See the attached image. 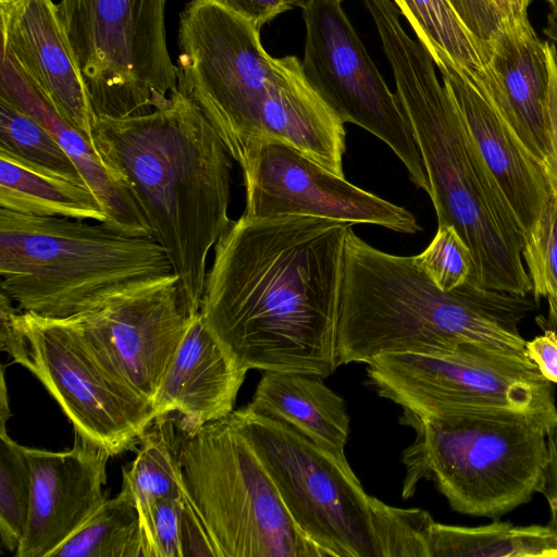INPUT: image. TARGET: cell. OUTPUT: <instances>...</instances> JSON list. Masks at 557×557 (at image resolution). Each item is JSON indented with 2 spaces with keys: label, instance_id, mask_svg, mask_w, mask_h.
Instances as JSON below:
<instances>
[{
  "label": "cell",
  "instance_id": "f1b7e54d",
  "mask_svg": "<svg viewBox=\"0 0 557 557\" xmlns=\"http://www.w3.org/2000/svg\"><path fill=\"white\" fill-rule=\"evenodd\" d=\"M0 149L88 186L58 140L36 120L2 98H0Z\"/></svg>",
  "mask_w": 557,
  "mask_h": 557
},
{
  "label": "cell",
  "instance_id": "5b68a950",
  "mask_svg": "<svg viewBox=\"0 0 557 557\" xmlns=\"http://www.w3.org/2000/svg\"><path fill=\"white\" fill-rule=\"evenodd\" d=\"M534 309L527 295L469 282L442 290L414 256L379 250L350 228L337 361L368 363L386 354H433L466 344L527 355L519 325Z\"/></svg>",
  "mask_w": 557,
  "mask_h": 557
},
{
  "label": "cell",
  "instance_id": "484cf974",
  "mask_svg": "<svg viewBox=\"0 0 557 557\" xmlns=\"http://www.w3.org/2000/svg\"><path fill=\"white\" fill-rule=\"evenodd\" d=\"M394 2L437 69L449 64L473 82L481 78L484 63L479 49L448 0Z\"/></svg>",
  "mask_w": 557,
  "mask_h": 557
},
{
  "label": "cell",
  "instance_id": "ffe728a7",
  "mask_svg": "<svg viewBox=\"0 0 557 557\" xmlns=\"http://www.w3.org/2000/svg\"><path fill=\"white\" fill-rule=\"evenodd\" d=\"M247 371L239 368L208 329L201 311L190 317L151 403L157 417L180 413L185 431L234 411Z\"/></svg>",
  "mask_w": 557,
  "mask_h": 557
},
{
  "label": "cell",
  "instance_id": "e0dca14e",
  "mask_svg": "<svg viewBox=\"0 0 557 557\" xmlns=\"http://www.w3.org/2000/svg\"><path fill=\"white\" fill-rule=\"evenodd\" d=\"M0 15L1 48L58 114L96 148V114L58 4L52 0H15L0 4Z\"/></svg>",
  "mask_w": 557,
  "mask_h": 557
},
{
  "label": "cell",
  "instance_id": "7bdbcfd3",
  "mask_svg": "<svg viewBox=\"0 0 557 557\" xmlns=\"http://www.w3.org/2000/svg\"><path fill=\"white\" fill-rule=\"evenodd\" d=\"M314 1L315 0H287V2L292 7H297V8H300L301 10L306 9L307 7H309ZM337 1L343 2V0H337Z\"/></svg>",
  "mask_w": 557,
  "mask_h": 557
},
{
  "label": "cell",
  "instance_id": "52a82bcc",
  "mask_svg": "<svg viewBox=\"0 0 557 557\" xmlns=\"http://www.w3.org/2000/svg\"><path fill=\"white\" fill-rule=\"evenodd\" d=\"M400 420L417 434L404 451V498L432 479L455 511L495 520L540 493L553 422L515 411L424 418L404 410Z\"/></svg>",
  "mask_w": 557,
  "mask_h": 557
},
{
  "label": "cell",
  "instance_id": "9c48e42d",
  "mask_svg": "<svg viewBox=\"0 0 557 557\" xmlns=\"http://www.w3.org/2000/svg\"><path fill=\"white\" fill-rule=\"evenodd\" d=\"M0 348L42 383L74 432L111 457L139 444L156 419L150 401L99 355L74 317L22 311L1 290Z\"/></svg>",
  "mask_w": 557,
  "mask_h": 557
},
{
  "label": "cell",
  "instance_id": "4dcf8cb0",
  "mask_svg": "<svg viewBox=\"0 0 557 557\" xmlns=\"http://www.w3.org/2000/svg\"><path fill=\"white\" fill-rule=\"evenodd\" d=\"M532 226L524 233L522 257L528 265L534 298L557 307V184Z\"/></svg>",
  "mask_w": 557,
  "mask_h": 557
},
{
  "label": "cell",
  "instance_id": "8992f818",
  "mask_svg": "<svg viewBox=\"0 0 557 557\" xmlns=\"http://www.w3.org/2000/svg\"><path fill=\"white\" fill-rule=\"evenodd\" d=\"M174 273L151 237L0 208V286L22 311L69 318Z\"/></svg>",
  "mask_w": 557,
  "mask_h": 557
},
{
  "label": "cell",
  "instance_id": "2e32d148",
  "mask_svg": "<svg viewBox=\"0 0 557 557\" xmlns=\"http://www.w3.org/2000/svg\"><path fill=\"white\" fill-rule=\"evenodd\" d=\"M75 433L63 451L26 447L32 473L29 516L16 557H49L107 499V463L98 444Z\"/></svg>",
  "mask_w": 557,
  "mask_h": 557
},
{
  "label": "cell",
  "instance_id": "60d3db41",
  "mask_svg": "<svg viewBox=\"0 0 557 557\" xmlns=\"http://www.w3.org/2000/svg\"><path fill=\"white\" fill-rule=\"evenodd\" d=\"M10 417L9 400L7 393V385L4 380L3 368L1 370V403H0V418H1V430L5 429V422Z\"/></svg>",
  "mask_w": 557,
  "mask_h": 557
},
{
  "label": "cell",
  "instance_id": "74e56055",
  "mask_svg": "<svg viewBox=\"0 0 557 557\" xmlns=\"http://www.w3.org/2000/svg\"><path fill=\"white\" fill-rule=\"evenodd\" d=\"M548 117L550 136V158L546 168L549 181L557 184V60L555 44L552 42V67L548 94Z\"/></svg>",
  "mask_w": 557,
  "mask_h": 557
},
{
  "label": "cell",
  "instance_id": "b9f144b4",
  "mask_svg": "<svg viewBox=\"0 0 557 557\" xmlns=\"http://www.w3.org/2000/svg\"><path fill=\"white\" fill-rule=\"evenodd\" d=\"M547 324H549L554 330L557 331V307L555 306H549Z\"/></svg>",
  "mask_w": 557,
  "mask_h": 557
},
{
  "label": "cell",
  "instance_id": "d6986e66",
  "mask_svg": "<svg viewBox=\"0 0 557 557\" xmlns=\"http://www.w3.org/2000/svg\"><path fill=\"white\" fill-rule=\"evenodd\" d=\"M438 70L472 144L504 194L524 236L550 195L546 172L472 79L449 64Z\"/></svg>",
  "mask_w": 557,
  "mask_h": 557
},
{
  "label": "cell",
  "instance_id": "cb8c5ba5",
  "mask_svg": "<svg viewBox=\"0 0 557 557\" xmlns=\"http://www.w3.org/2000/svg\"><path fill=\"white\" fill-rule=\"evenodd\" d=\"M430 557H557V533L548 524L468 528L434 521Z\"/></svg>",
  "mask_w": 557,
  "mask_h": 557
},
{
  "label": "cell",
  "instance_id": "1f68e13d",
  "mask_svg": "<svg viewBox=\"0 0 557 557\" xmlns=\"http://www.w3.org/2000/svg\"><path fill=\"white\" fill-rule=\"evenodd\" d=\"M373 525L381 557H430L434 520L422 509H403L373 497Z\"/></svg>",
  "mask_w": 557,
  "mask_h": 557
},
{
  "label": "cell",
  "instance_id": "d6a6232c",
  "mask_svg": "<svg viewBox=\"0 0 557 557\" xmlns=\"http://www.w3.org/2000/svg\"><path fill=\"white\" fill-rule=\"evenodd\" d=\"M414 260L442 290L467 283L473 269L472 252L451 225H438L429 246Z\"/></svg>",
  "mask_w": 557,
  "mask_h": 557
},
{
  "label": "cell",
  "instance_id": "ac0fdd59",
  "mask_svg": "<svg viewBox=\"0 0 557 557\" xmlns=\"http://www.w3.org/2000/svg\"><path fill=\"white\" fill-rule=\"evenodd\" d=\"M550 67L552 42L539 38L528 17L504 21L475 82L545 172L550 158Z\"/></svg>",
  "mask_w": 557,
  "mask_h": 557
},
{
  "label": "cell",
  "instance_id": "44dd1931",
  "mask_svg": "<svg viewBox=\"0 0 557 557\" xmlns=\"http://www.w3.org/2000/svg\"><path fill=\"white\" fill-rule=\"evenodd\" d=\"M0 98L41 124L70 156L86 184L100 200L107 220L116 233L152 237L151 228L125 184L108 168L88 139L48 103L10 53L1 48Z\"/></svg>",
  "mask_w": 557,
  "mask_h": 557
},
{
  "label": "cell",
  "instance_id": "ab89813d",
  "mask_svg": "<svg viewBox=\"0 0 557 557\" xmlns=\"http://www.w3.org/2000/svg\"><path fill=\"white\" fill-rule=\"evenodd\" d=\"M547 2L549 4V12L543 33L557 46V0H547Z\"/></svg>",
  "mask_w": 557,
  "mask_h": 557
},
{
  "label": "cell",
  "instance_id": "3957f363",
  "mask_svg": "<svg viewBox=\"0 0 557 557\" xmlns=\"http://www.w3.org/2000/svg\"><path fill=\"white\" fill-rule=\"evenodd\" d=\"M96 148L125 184L180 277L187 312L200 311L208 255L232 223V161L201 111L180 90L162 109L96 115Z\"/></svg>",
  "mask_w": 557,
  "mask_h": 557
},
{
  "label": "cell",
  "instance_id": "836d02e7",
  "mask_svg": "<svg viewBox=\"0 0 557 557\" xmlns=\"http://www.w3.org/2000/svg\"><path fill=\"white\" fill-rule=\"evenodd\" d=\"M474 40L480 55L487 61L503 18L491 0H448Z\"/></svg>",
  "mask_w": 557,
  "mask_h": 557
},
{
  "label": "cell",
  "instance_id": "f6af8a7d",
  "mask_svg": "<svg viewBox=\"0 0 557 557\" xmlns=\"http://www.w3.org/2000/svg\"><path fill=\"white\" fill-rule=\"evenodd\" d=\"M555 55H556V60H557V46L555 45Z\"/></svg>",
  "mask_w": 557,
  "mask_h": 557
},
{
  "label": "cell",
  "instance_id": "8fae6325",
  "mask_svg": "<svg viewBox=\"0 0 557 557\" xmlns=\"http://www.w3.org/2000/svg\"><path fill=\"white\" fill-rule=\"evenodd\" d=\"M368 383L424 418L515 411L557 421L553 383L527 355L466 344L433 354H386L369 361Z\"/></svg>",
  "mask_w": 557,
  "mask_h": 557
},
{
  "label": "cell",
  "instance_id": "4316f807",
  "mask_svg": "<svg viewBox=\"0 0 557 557\" xmlns=\"http://www.w3.org/2000/svg\"><path fill=\"white\" fill-rule=\"evenodd\" d=\"M49 557H141L139 516L129 491L122 486Z\"/></svg>",
  "mask_w": 557,
  "mask_h": 557
},
{
  "label": "cell",
  "instance_id": "30bf717a",
  "mask_svg": "<svg viewBox=\"0 0 557 557\" xmlns=\"http://www.w3.org/2000/svg\"><path fill=\"white\" fill-rule=\"evenodd\" d=\"M166 0H59V15L96 115L162 109L178 90Z\"/></svg>",
  "mask_w": 557,
  "mask_h": 557
},
{
  "label": "cell",
  "instance_id": "7a4b0ae2",
  "mask_svg": "<svg viewBox=\"0 0 557 557\" xmlns=\"http://www.w3.org/2000/svg\"><path fill=\"white\" fill-rule=\"evenodd\" d=\"M177 44L178 90L238 164L255 143L278 139L345 176V123L311 87L297 57H271L260 29L215 0L186 3Z\"/></svg>",
  "mask_w": 557,
  "mask_h": 557
},
{
  "label": "cell",
  "instance_id": "7402d4cb",
  "mask_svg": "<svg viewBox=\"0 0 557 557\" xmlns=\"http://www.w3.org/2000/svg\"><path fill=\"white\" fill-rule=\"evenodd\" d=\"M251 401L252 412L277 419L347 462L349 416L344 399L321 376L263 371Z\"/></svg>",
  "mask_w": 557,
  "mask_h": 557
},
{
  "label": "cell",
  "instance_id": "ee69618b",
  "mask_svg": "<svg viewBox=\"0 0 557 557\" xmlns=\"http://www.w3.org/2000/svg\"><path fill=\"white\" fill-rule=\"evenodd\" d=\"M15 0H0V4H5V3H10V2H13Z\"/></svg>",
  "mask_w": 557,
  "mask_h": 557
},
{
  "label": "cell",
  "instance_id": "5bb4252c",
  "mask_svg": "<svg viewBox=\"0 0 557 557\" xmlns=\"http://www.w3.org/2000/svg\"><path fill=\"white\" fill-rule=\"evenodd\" d=\"M239 165L246 218L307 215L405 234L421 231L416 216L404 207L352 185L278 139L255 143Z\"/></svg>",
  "mask_w": 557,
  "mask_h": 557
},
{
  "label": "cell",
  "instance_id": "d590c367",
  "mask_svg": "<svg viewBox=\"0 0 557 557\" xmlns=\"http://www.w3.org/2000/svg\"><path fill=\"white\" fill-rule=\"evenodd\" d=\"M525 352L541 374L557 384V331L545 329L542 335L527 342Z\"/></svg>",
  "mask_w": 557,
  "mask_h": 557
},
{
  "label": "cell",
  "instance_id": "83f0119b",
  "mask_svg": "<svg viewBox=\"0 0 557 557\" xmlns=\"http://www.w3.org/2000/svg\"><path fill=\"white\" fill-rule=\"evenodd\" d=\"M141 557H216L186 493L159 498L138 511Z\"/></svg>",
  "mask_w": 557,
  "mask_h": 557
},
{
  "label": "cell",
  "instance_id": "8d00e7d4",
  "mask_svg": "<svg viewBox=\"0 0 557 557\" xmlns=\"http://www.w3.org/2000/svg\"><path fill=\"white\" fill-rule=\"evenodd\" d=\"M548 463L540 493L549 507L548 525L557 533V421L547 431Z\"/></svg>",
  "mask_w": 557,
  "mask_h": 557
},
{
  "label": "cell",
  "instance_id": "603a6c76",
  "mask_svg": "<svg viewBox=\"0 0 557 557\" xmlns=\"http://www.w3.org/2000/svg\"><path fill=\"white\" fill-rule=\"evenodd\" d=\"M0 208L23 214L104 223L107 214L90 187L0 149Z\"/></svg>",
  "mask_w": 557,
  "mask_h": 557
},
{
  "label": "cell",
  "instance_id": "f546056e",
  "mask_svg": "<svg viewBox=\"0 0 557 557\" xmlns=\"http://www.w3.org/2000/svg\"><path fill=\"white\" fill-rule=\"evenodd\" d=\"M32 473L26 447L0 430V539L15 554L24 537L30 507Z\"/></svg>",
  "mask_w": 557,
  "mask_h": 557
},
{
  "label": "cell",
  "instance_id": "f35d334b",
  "mask_svg": "<svg viewBox=\"0 0 557 557\" xmlns=\"http://www.w3.org/2000/svg\"><path fill=\"white\" fill-rule=\"evenodd\" d=\"M504 21H520L528 17L532 0H491Z\"/></svg>",
  "mask_w": 557,
  "mask_h": 557
},
{
  "label": "cell",
  "instance_id": "7c38bea8",
  "mask_svg": "<svg viewBox=\"0 0 557 557\" xmlns=\"http://www.w3.org/2000/svg\"><path fill=\"white\" fill-rule=\"evenodd\" d=\"M232 413L293 520L325 557H381L373 496L348 462L277 419L246 407Z\"/></svg>",
  "mask_w": 557,
  "mask_h": 557
},
{
  "label": "cell",
  "instance_id": "9a60e30c",
  "mask_svg": "<svg viewBox=\"0 0 557 557\" xmlns=\"http://www.w3.org/2000/svg\"><path fill=\"white\" fill-rule=\"evenodd\" d=\"M191 315L172 273L73 317L99 355L151 404Z\"/></svg>",
  "mask_w": 557,
  "mask_h": 557
},
{
  "label": "cell",
  "instance_id": "e575fe53",
  "mask_svg": "<svg viewBox=\"0 0 557 557\" xmlns=\"http://www.w3.org/2000/svg\"><path fill=\"white\" fill-rule=\"evenodd\" d=\"M221 5L249 21L257 28L289 10L287 0H215Z\"/></svg>",
  "mask_w": 557,
  "mask_h": 557
},
{
  "label": "cell",
  "instance_id": "277c9868",
  "mask_svg": "<svg viewBox=\"0 0 557 557\" xmlns=\"http://www.w3.org/2000/svg\"><path fill=\"white\" fill-rule=\"evenodd\" d=\"M379 33L396 96L414 133L438 225H451L469 246V283L528 295L523 232L472 144L458 108L419 41L404 30L391 0H363Z\"/></svg>",
  "mask_w": 557,
  "mask_h": 557
},
{
  "label": "cell",
  "instance_id": "d4e9b609",
  "mask_svg": "<svg viewBox=\"0 0 557 557\" xmlns=\"http://www.w3.org/2000/svg\"><path fill=\"white\" fill-rule=\"evenodd\" d=\"M175 421L170 414L157 417L139 441L136 458L123 470L122 486L126 487L137 511L159 498L185 494Z\"/></svg>",
  "mask_w": 557,
  "mask_h": 557
},
{
  "label": "cell",
  "instance_id": "4fadbf2b",
  "mask_svg": "<svg viewBox=\"0 0 557 557\" xmlns=\"http://www.w3.org/2000/svg\"><path fill=\"white\" fill-rule=\"evenodd\" d=\"M304 74L344 123L380 138L406 166L410 180L430 194V182L411 124L347 17L342 2L315 0L302 10Z\"/></svg>",
  "mask_w": 557,
  "mask_h": 557
},
{
  "label": "cell",
  "instance_id": "6da1fadb",
  "mask_svg": "<svg viewBox=\"0 0 557 557\" xmlns=\"http://www.w3.org/2000/svg\"><path fill=\"white\" fill-rule=\"evenodd\" d=\"M351 226L307 215L232 221L214 246L200 311L239 368L334 373Z\"/></svg>",
  "mask_w": 557,
  "mask_h": 557
},
{
  "label": "cell",
  "instance_id": "ba28073f",
  "mask_svg": "<svg viewBox=\"0 0 557 557\" xmlns=\"http://www.w3.org/2000/svg\"><path fill=\"white\" fill-rule=\"evenodd\" d=\"M180 459L216 557H325L293 520L233 413L186 431Z\"/></svg>",
  "mask_w": 557,
  "mask_h": 557
}]
</instances>
